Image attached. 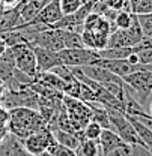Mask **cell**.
Returning a JSON list of instances; mask_svg holds the SVG:
<instances>
[{
	"instance_id": "cell-1",
	"label": "cell",
	"mask_w": 152,
	"mask_h": 156,
	"mask_svg": "<svg viewBox=\"0 0 152 156\" xmlns=\"http://www.w3.org/2000/svg\"><path fill=\"white\" fill-rule=\"evenodd\" d=\"M48 125L38 111H33L29 107H15L9 113L8 131L20 140L45 129Z\"/></svg>"
},
{
	"instance_id": "cell-2",
	"label": "cell",
	"mask_w": 152,
	"mask_h": 156,
	"mask_svg": "<svg viewBox=\"0 0 152 156\" xmlns=\"http://www.w3.org/2000/svg\"><path fill=\"white\" fill-rule=\"evenodd\" d=\"M122 80L125 83V90L142 105H145L148 96L152 93V71L146 69L143 65V69H139Z\"/></svg>"
},
{
	"instance_id": "cell-3",
	"label": "cell",
	"mask_w": 152,
	"mask_h": 156,
	"mask_svg": "<svg viewBox=\"0 0 152 156\" xmlns=\"http://www.w3.org/2000/svg\"><path fill=\"white\" fill-rule=\"evenodd\" d=\"M109 111V119H110V125H112V129L117 135L120 136V140L130 146H143V143L140 141V138L137 135L134 126L131 125V122L128 120L127 114L124 111H119V110H113V108H107Z\"/></svg>"
},
{
	"instance_id": "cell-4",
	"label": "cell",
	"mask_w": 152,
	"mask_h": 156,
	"mask_svg": "<svg viewBox=\"0 0 152 156\" xmlns=\"http://www.w3.org/2000/svg\"><path fill=\"white\" fill-rule=\"evenodd\" d=\"M9 50L14 56L15 69L29 75L30 78H36L38 71H36V57H35L33 48L29 44H18V45L9 47Z\"/></svg>"
},
{
	"instance_id": "cell-5",
	"label": "cell",
	"mask_w": 152,
	"mask_h": 156,
	"mask_svg": "<svg viewBox=\"0 0 152 156\" xmlns=\"http://www.w3.org/2000/svg\"><path fill=\"white\" fill-rule=\"evenodd\" d=\"M59 57L63 65L74 68V66H86L92 65L99 57L98 51L89 48H65L59 51Z\"/></svg>"
},
{
	"instance_id": "cell-6",
	"label": "cell",
	"mask_w": 152,
	"mask_h": 156,
	"mask_svg": "<svg viewBox=\"0 0 152 156\" xmlns=\"http://www.w3.org/2000/svg\"><path fill=\"white\" fill-rule=\"evenodd\" d=\"M53 140H54V135H53L51 129L47 126L45 129H42L39 132H35L32 135L23 138L21 143L29 153H32L33 156H39L41 153L47 152V149Z\"/></svg>"
},
{
	"instance_id": "cell-7",
	"label": "cell",
	"mask_w": 152,
	"mask_h": 156,
	"mask_svg": "<svg viewBox=\"0 0 152 156\" xmlns=\"http://www.w3.org/2000/svg\"><path fill=\"white\" fill-rule=\"evenodd\" d=\"M62 17H63V14L60 11L59 0L57 2H48V3L44 5V8L41 9V12L38 14L36 18L32 20L30 23H23V24L24 26H45V27L50 29V26L57 23Z\"/></svg>"
},
{
	"instance_id": "cell-8",
	"label": "cell",
	"mask_w": 152,
	"mask_h": 156,
	"mask_svg": "<svg viewBox=\"0 0 152 156\" xmlns=\"http://www.w3.org/2000/svg\"><path fill=\"white\" fill-rule=\"evenodd\" d=\"M32 48H33V53H35V57H36L38 74L48 72L53 68L63 65L60 57H59V51H50V50H45V48H41V47H32Z\"/></svg>"
},
{
	"instance_id": "cell-9",
	"label": "cell",
	"mask_w": 152,
	"mask_h": 156,
	"mask_svg": "<svg viewBox=\"0 0 152 156\" xmlns=\"http://www.w3.org/2000/svg\"><path fill=\"white\" fill-rule=\"evenodd\" d=\"M20 23H23L21 15H20V6H14V8H5L0 12V33L5 32H11L15 30Z\"/></svg>"
},
{
	"instance_id": "cell-10",
	"label": "cell",
	"mask_w": 152,
	"mask_h": 156,
	"mask_svg": "<svg viewBox=\"0 0 152 156\" xmlns=\"http://www.w3.org/2000/svg\"><path fill=\"white\" fill-rule=\"evenodd\" d=\"M51 129V128H50ZM53 135L56 138V141L59 144L68 147V149H72L76 150L77 147L80 146V143L84 140L83 135V129L81 131H63V129H51Z\"/></svg>"
},
{
	"instance_id": "cell-11",
	"label": "cell",
	"mask_w": 152,
	"mask_h": 156,
	"mask_svg": "<svg viewBox=\"0 0 152 156\" xmlns=\"http://www.w3.org/2000/svg\"><path fill=\"white\" fill-rule=\"evenodd\" d=\"M44 5H45L44 0H21L18 6L23 23H30L32 20L36 18L41 9L44 8Z\"/></svg>"
},
{
	"instance_id": "cell-12",
	"label": "cell",
	"mask_w": 152,
	"mask_h": 156,
	"mask_svg": "<svg viewBox=\"0 0 152 156\" xmlns=\"http://www.w3.org/2000/svg\"><path fill=\"white\" fill-rule=\"evenodd\" d=\"M125 114H127V113H125ZM127 117H128V120L131 122V125L134 126V129H135L137 135L140 138V141L143 143L145 149L149 150L152 153V129L146 123H143L139 117H134V116H131V114H127Z\"/></svg>"
},
{
	"instance_id": "cell-13",
	"label": "cell",
	"mask_w": 152,
	"mask_h": 156,
	"mask_svg": "<svg viewBox=\"0 0 152 156\" xmlns=\"http://www.w3.org/2000/svg\"><path fill=\"white\" fill-rule=\"evenodd\" d=\"M98 141H99L102 155H106V153H109L110 150H113L116 147L125 144V143L120 140V136L117 135L113 129H102V132H101V135L98 138Z\"/></svg>"
},
{
	"instance_id": "cell-14",
	"label": "cell",
	"mask_w": 152,
	"mask_h": 156,
	"mask_svg": "<svg viewBox=\"0 0 152 156\" xmlns=\"http://www.w3.org/2000/svg\"><path fill=\"white\" fill-rule=\"evenodd\" d=\"M14 71H15V62L14 56L11 53V50L8 48L2 56H0V81H11L14 77Z\"/></svg>"
},
{
	"instance_id": "cell-15",
	"label": "cell",
	"mask_w": 152,
	"mask_h": 156,
	"mask_svg": "<svg viewBox=\"0 0 152 156\" xmlns=\"http://www.w3.org/2000/svg\"><path fill=\"white\" fill-rule=\"evenodd\" d=\"M76 155L77 156H104L99 141L98 140H87L84 138L80 146L76 149Z\"/></svg>"
},
{
	"instance_id": "cell-16",
	"label": "cell",
	"mask_w": 152,
	"mask_h": 156,
	"mask_svg": "<svg viewBox=\"0 0 152 156\" xmlns=\"http://www.w3.org/2000/svg\"><path fill=\"white\" fill-rule=\"evenodd\" d=\"M36 78L39 80V84H44L45 87H50L56 92H62L63 90V86H65V81L60 77H57L54 72L48 71V72H42V74H38ZM63 93V92H62Z\"/></svg>"
},
{
	"instance_id": "cell-17",
	"label": "cell",
	"mask_w": 152,
	"mask_h": 156,
	"mask_svg": "<svg viewBox=\"0 0 152 156\" xmlns=\"http://www.w3.org/2000/svg\"><path fill=\"white\" fill-rule=\"evenodd\" d=\"M131 53L134 51V47H124V48H104V50H99L98 54L101 58H127Z\"/></svg>"
},
{
	"instance_id": "cell-18",
	"label": "cell",
	"mask_w": 152,
	"mask_h": 156,
	"mask_svg": "<svg viewBox=\"0 0 152 156\" xmlns=\"http://www.w3.org/2000/svg\"><path fill=\"white\" fill-rule=\"evenodd\" d=\"M62 39L65 48H84L81 33H78L77 30H62Z\"/></svg>"
},
{
	"instance_id": "cell-19",
	"label": "cell",
	"mask_w": 152,
	"mask_h": 156,
	"mask_svg": "<svg viewBox=\"0 0 152 156\" xmlns=\"http://www.w3.org/2000/svg\"><path fill=\"white\" fill-rule=\"evenodd\" d=\"M133 18H134L133 12L122 9V11H117L113 23L117 29H128V27L131 26V23H133Z\"/></svg>"
},
{
	"instance_id": "cell-20",
	"label": "cell",
	"mask_w": 152,
	"mask_h": 156,
	"mask_svg": "<svg viewBox=\"0 0 152 156\" xmlns=\"http://www.w3.org/2000/svg\"><path fill=\"white\" fill-rule=\"evenodd\" d=\"M6 140H8L9 146H11L12 156H33L32 153H29V152L26 150V147L23 146V143H21L20 138H17V136H14L11 134V136H6Z\"/></svg>"
},
{
	"instance_id": "cell-21",
	"label": "cell",
	"mask_w": 152,
	"mask_h": 156,
	"mask_svg": "<svg viewBox=\"0 0 152 156\" xmlns=\"http://www.w3.org/2000/svg\"><path fill=\"white\" fill-rule=\"evenodd\" d=\"M101 132H102V128L96 122H94V120H91L83 128V135H84V138H87V140H98L99 135H101Z\"/></svg>"
},
{
	"instance_id": "cell-22",
	"label": "cell",
	"mask_w": 152,
	"mask_h": 156,
	"mask_svg": "<svg viewBox=\"0 0 152 156\" xmlns=\"http://www.w3.org/2000/svg\"><path fill=\"white\" fill-rule=\"evenodd\" d=\"M59 5L63 15H71L80 9L81 0H59Z\"/></svg>"
},
{
	"instance_id": "cell-23",
	"label": "cell",
	"mask_w": 152,
	"mask_h": 156,
	"mask_svg": "<svg viewBox=\"0 0 152 156\" xmlns=\"http://www.w3.org/2000/svg\"><path fill=\"white\" fill-rule=\"evenodd\" d=\"M137 18L142 27L143 38L152 39V17L151 15H137Z\"/></svg>"
},
{
	"instance_id": "cell-24",
	"label": "cell",
	"mask_w": 152,
	"mask_h": 156,
	"mask_svg": "<svg viewBox=\"0 0 152 156\" xmlns=\"http://www.w3.org/2000/svg\"><path fill=\"white\" fill-rule=\"evenodd\" d=\"M81 86H80V101H83V102H86V104H92V102H96V98H95V92L89 87V86H86V84H83V83H80Z\"/></svg>"
},
{
	"instance_id": "cell-25",
	"label": "cell",
	"mask_w": 152,
	"mask_h": 156,
	"mask_svg": "<svg viewBox=\"0 0 152 156\" xmlns=\"http://www.w3.org/2000/svg\"><path fill=\"white\" fill-rule=\"evenodd\" d=\"M133 14H135V15H149V14H152V0H139Z\"/></svg>"
},
{
	"instance_id": "cell-26",
	"label": "cell",
	"mask_w": 152,
	"mask_h": 156,
	"mask_svg": "<svg viewBox=\"0 0 152 156\" xmlns=\"http://www.w3.org/2000/svg\"><path fill=\"white\" fill-rule=\"evenodd\" d=\"M104 3L107 5L109 9H113V11H130L131 12V8H130V3L128 0H104Z\"/></svg>"
},
{
	"instance_id": "cell-27",
	"label": "cell",
	"mask_w": 152,
	"mask_h": 156,
	"mask_svg": "<svg viewBox=\"0 0 152 156\" xmlns=\"http://www.w3.org/2000/svg\"><path fill=\"white\" fill-rule=\"evenodd\" d=\"M131 152H133V146L125 143V144L116 147L113 150H110L109 153H106L104 156H131Z\"/></svg>"
},
{
	"instance_id": "cell-28",
	"label": "cell",
	"mask_w": 152,
	"mask_h": 156,
	"mask_svg": "<svg viewBox=\"0 0 152 156\" xmlns=\"http://www.w3.org/2000/svg\"><path fill=\"white\" fill-rule=\"evenodd\" d=\"M48 153L51 156H77L76 150L68 149V147H65V146H62V144H57L56 147H54L53 150H50Z\"/></svg>"
},
{
	"instance_id": "cell-29",
	"label": "cell",
	"mask_w": 152,
	"mask_h": 156,
	"mask_svg": "<svg viewBox=\"0 0 152 156\" xmlns=\"http://www.w3.org/2000/svg\"><path fill=\"white\" fill-rule=\"evenodd\" d=\"M0 156H12L11 146H9V143H8V140H6V138L0 143Z\"/></svg>"
},
{
	"instance_id": "cell-30",
	"label": "cell",
	"mask_w": 152,
	"mask_h": 156,
	"mask_svg": "<svg viewBox=\"0 0 152 156\" xmlns=\"http://www.w3.org/2000/svg\"><path fill=\"white\" fill-rule=\"evenodd\" d=\"M21 0H0V6L2 8H14L17 6Z\"/></svg>"
},
{
	"instance_id": "cell-31",
	"label": "cell",
	"mask_w": 152,
	"mask_h": 156,
	"mask_svg": "<svg viewBox=\"0 0 152 156\" xmlns=\"http://www.w3.org/2000/svg\"><path fill=\"white\" fill-rule=\"evenodd\" d=\"M8 120H9V111H6L5 108L0 107V123L8 125Z\"/></svg>"
},
{
	"instance_id": "cell-32",
	"label": "cell",
	"mask_w": 152,
	"mask_h": 156,
	"mask_svg": "<svg viewBox=\"0 0 152 156\" xmlns=\"http://www.w3.org/2000/svg\"><path fill=\"white\" fill-rule=\"evenodd\" d=\"M8 125H3V123H0V143L6 138V135H8Z\"/></svg>"
},
{
	"instance_id": "cell-33",
	"label": "cell",
	"mask_w": 152,
	"mask_h": 156,
	"mask_svg": "<svg viewBox=\"0 0 152 156\" xmlns=\"http://www.w3.org/2000/svg\"><path fill=\"white\" fill-rule=\"evenodd\" d=\"M6 50H8V47H6L5 41H3V39L0 38V56H2V54H3V53H5Z\"/></svg>"
},
{
	"instance_id": "cell-34",
	"label": "cell",
	"mask_w": 152,
	"mask_h": 156,
	"mask_svg": "<svg viewBox=\"0 0 152 156\" xmlns=\"http://www.w3.org/2000/svg\"><path fill=\"white\" fill-rule=\"evenodd\" d=\"M137 2H139V0H128V3H130V8H131V12L134 11V8H135Z\"/></svg>"
},
{
	"instance_id": "cell-35",
	"label": "cell",
	"mask_w": 152,
	"mask_h": 156,
	"mask_svg": "<svg viewBox=\"0 0 152 156\" xmlns=\"http://www.w3.org/2000/svg\"><path fill=\"white\" fill-rule=\"evenodd\" d=\"M148 114H149V116L152 117V102L149 104V107H148Z\"/></svg>"
},
{
	"instance_id": "cell-36",
	"label": "cell",
	"mask_w": 152,
	"mask_h": 156,
	"mask_svg": "<svg viewBox=\"0 0 152 156\" xmlns=\"http://www.w3.org/2000/svg\"><path fill=\"white\" fill-rule=\"evenodd\" d=\"M39 156H51V155H50L48 152H44V153H41V155H39Z\"/></svg>"
},
{
	"instance_id": "cell-37",
	"label": "cell",
	"mask_w": 152,
	"mask_h": 156,
	"mask_svg": "<svg viewBox=\"0 0 152 156\" xmlns=\"http://www.w3.org/2000/svg\"><path fill=\"white\" fill-rule=\"evenodd\" d=\"M98 2H104V0H92V3H98Z\"/></svg>"
},
{
	"instance_id": "cell-38",
	"label": "cell",
	"mask_w": 152,
	"mask_h": 156,
	"mask_svg": "<svg viewBox=\"0 0 152 156\" xmlns=\"http://www.w3.org/2000/svg\"><path fill=\"white\" fill-rule=\"evenodd\" d=\"M45 3H48V2H57V0H44Z\"/></svg>"
},
{
	"instance_id": "cell-39",
	"label": "cell",
	"mask_w": 152,
	"mask_h": 156,
	"mask_svg": "<svg viewBox=\"0 0 152 156\" xmlns=\"http://www.w3.org/2000/svg\"><path fill=\"white\" fill-rule=\"evenodd\" d=\"M149 15H151V17H152V14H149Z\"/></svg>"
},
{
	"instance_id": "cell-40",
	"label": "cell",
	"mask_w": 152,
	"mask_h": 156,
	"mask_svg": "<svg viewBox=\"0 0 152 156\" xmlns=\"http://www.w3.org/2000/svg\"><path fill=\"white\" fill-rule=\"evenodd\" d=\"M149 117H151V116H149ZM151 119H152V117H151Z\"/></svg>"
}]
</instances>
